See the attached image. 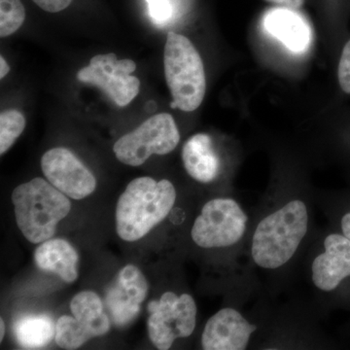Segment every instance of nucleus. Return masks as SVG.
<instances>
[{"mask_svg": "<svg viewBox=\"0 0 350 350\" xmlns=\"http://www.w3.org/2000/svg\"><path fill=\"white\" fill-rule=\"evenodd\" d=\"M176 200L172 182L138 177L126 186L116 206V231L126 241L144 238L167 217Z\"/></svg>", "mask_w": 350, "mask_h": 350, "instance_id": "nucleus-1", "label": "nucleus"}, {"mask_svg": "<svg viewBox=\"0 0 350 350\" xmlns=\"http://www.w3.org/2000/svg\"><path fill=\"white\" fill-rule=\"evenodd\" d=\"M308 230V207L303 200H291L258 224L251 244L253 261L262 269L284 266L298 250Z\"/></svg>", "mask_w": 350, "mask_h": 350, "instance_id": "nucleus-2", "label": "nucleus"}, {"mask_svg": "<svg viewBox=\"0 0 350 350\" xmlns=\"http://www.w3.org/2000/svg\"><path fill=\"white\" fill-rule=\"evenodd\" d=\"M11 199L18 228L33 244L52 239L57 224L70 213L68 196L39 177L14 189Z\"/></svg>", "mask_w": 350, "mask_h": 350, "instance_id": "nucleus-3", "label": "nucleus"}, {"mask_svg": "<svg viewBox=\"0 0 350 350\" xmlns=\"http://www.w3.org/2000/svg\"><path fill=\"white\" fill-rule=\"evenodd\" d=\"M165 80L172 96L170 107L192 112L200 107L206 92L204 63L186 36L169 32L165 45Z\"/></svg>", "mask_w": 350, "mask_h": 350, "instance_id": "nucleus-4", "label": "nucleus"}, {"mask_svg": "<svg viewBox=\"0 0 350 350\" xmlns=\"http://www.w3.org/2000/svg\"><path fill=\"white\" fill-rule=\"evenodd\" d=\"M179 142L180 133L174 117L169 113H160L120 137L113 146V151L120 162L139 167L152 155L170 154Z\"/></svg>", "mask_w": 350, "mask_h": 350, "instance_id": "nucleus-5", "label": "nucleus"}, {"mask_svg": "<svg viewBox=\"0 0 350 350\" xmlns=\"http://www.w3.org/2000/svg\"><path fill=\"white\" fill-rule=\"evenodd\" d=\"M247 215L237 200L218 198L207 202L193 225L191 237L202 248L230 247L246 231Z\"/></svg>", "mask_w": 350, "mask_h": 350, "instance_id": "nucleus-6", "label": "nucleus"}, {"mask_svg": "<svg viewBox=\"0 0 350 350\" xmlns=\"http://www.w3.org/2000/svg\"><path fill=\"white\" fill-rule=\"evenodd\" d=\"M148 312L149 338L158 349H170L175 340L190 337L195 331L198 308L191 295L165 292L149 304Z\"/></svg>", "mask_w": 350, "mask_h": 350, "instance_id": "nucleus-7", "label": "nucleus"}, {"mask_svg": "<svg viewBox=\"0 0 350 350\" xmlns=\"http://www.w3.org/2000/svg\"><path fill=\"white\" fill-rule=\"evenodd\" d=\"M137 64L130 59H119L113 53L92 57L89 66L78 71V81L98 86L115 105L125 107L137 98L140 81L131 75Z\"/></svg>", "mask_w": 350, "mask_h": 350, "instance_id": "nucleus-8", "label": "nucleus"}, {"mask_svg": "<svg viewBox=\"0 0 350 350\" xmlns=\"http://www.w3.org/2000/svg\"><path fill=\"white\" fill-rule=\"evenodd\" d=\"M41 169L47 180L71 199H85L96 190V177L72 152L64 147L46 152L41 159Z\"/></svg>", "mask_w": 350, "mask_h": 350, "instance_id": "nucleus-9", "label": "nucleus"}, {"mask_svg": "<svg viewBox=\"0 0 350 350\" xmlns=\"http://www.w3.org/2000/svg\"><path fill=\"white\" fill-rule=\"evenodd\" d=\"M257 327L238 310L225 308L213 315L204 326L202 347L204 350H244Z\"/></svg>", "mask_w": 350, "mask_h": 350, "instance_id": "nucleus-10", "label": "nucleus"}, {"mask_svg": "<svg viewBox=\"0 0 350 350\" xmlns=\"http://www.w3.org/2000/svg\"><path fill=\"white\" fill-rule=\"evenodd\" d=\"M148 294V282L133 265L120 271L114 286L108 291L107 305L113 322L118 326L131 323L137 317L140 305Z\"/></svg>", "mask_w": 350, "mask_h": 350, "instance_id": "nucleus-11", "label": "nucleus"}, {"mask_svg": "<svg viewBox=\"0 0 350 350\" xmlns=\"http://www.w3.org/2000/svg\"><path fill=\"white\" fill-rule=\"evenodd\" d=\"M325 251L312 262V282L319 290L331 292L350 276V239L331 234L324 241Z\"/></svg>", "mask_w": 350, "mask_h": 350, "instance_id": "nucleus-12", "label": "nucleus"}, {"mask_svg": "<svg viewBox=\"0 0 350 350\" xmlns=\"http://www.w3.org/2000/svg\"><path fill=\"white\" fill-rule=\"evenodd\" d=\"M262 27L295 54L310 49L312 32L308 21L295 9L278 7L271 9L262 18Z\"/></svg>", "mask_w": 350, "mask_h": 350, "instance_id": "nucleus-13", "label": "nucleus"}, {"mask_svg": "<svg viewBox=\"0 0 350 350\" xmlns=\"http://www.w3.org/2000/svg\"><path fill=\"white\" fill-rule=\"evenodd\" d=\"M182 162L187 174L200 183L215 180L220 172V160L211 137L206 133L189 138L182 149Z\"/></svg>", "mask_w": 350, "mask_h": 350, "instance_id": "nucleus-14", "label": "nucleus"}, {"mask_svg": "<svg viewBox=\"0 0 350 350\" xmlns=\"http://www.w3.org/2000/svg\"><path fill=\"white\" fill-rule=\"evenodd\" d=\"M34 262L39 269L59 275L64 282L72 283L78 278L79 256L63 239H50L41 243L34 251Z\"/></svg>", "mask_w": 350, "mask_h": 350, "instance_id": "nucleus-15", "label": "nucleus"}, {"mask_svg": "<svg viewBox=\"0 0 350 350\" xmlns=\"http://www.w3.org/2000/svg\"><path fill=\"white\" fill-rule=\"evenodd\" d=\"M75 319L92 338L105 336L110 330V320L103 310V301L93 291H83L75 295L70 303Z\"/></svg>", "mask_w": 350, "mask_h": 350, "instance_id": "nucleus-16", "label": "nucleus"}, {"mask_svg": "<svg viewBox=\"0 0 350 350\" xmlns=\"http://www.w3.org/2000/svg\"><path fill=\"white\" fill-rule=\"evenodd\" d=\"M15 334L23 349H42L56 337V325L47 315H29L17 322Z\"/></svg>", "mask_w": 350, "mask_h": 350, "instance_id": "nucleus-17", "label": "nucleus"}, {"mask_svg": "<svg viewBox=\"0 0 350 350\" xmlns=\"http://www.w3.org/2000/svg\"><path fill=\"white\" fill-rule=\"evenodd\" d=\"M93 338L79 323L75 317L64 315L59 317L56 323L57 345L64 349H79L88 340Z\"/></svg>", "mask_w": 350, "mask_h": 350, "instance_id": "nucleus-18", "label": "nucleus"}, {"mask_svg": "<svg viewBox=\"0 0 350 350\" xmlns=\"http://www.w3.org/2000/svg\"><path fill=\"white\" fill-rule=\"evenodd\" d=\"M24 115L18 110H6L0 114V154L3 155L15 144L25 128Z\"/></svg>", "mask_w": 350, "mask_h": 350, "instance_id": "nucleus-19", "label": "nucleus"}, {"mask_svg": "<svg viewBox=\"0 0 350 350\" xmlns=\"http://www.w3.org/2000/svg\"><path fill=\"white\" fill-rule=\"evenodd\" d=\"M25 20V9L21 0H0V36H12Z\"/></svg>", "mask_w": 350, "mask_h": 350, "instance_id": "nucleus-20", "label": "nucleus"}, {"mask_svg": "<svg viewBox=\"0 0 350 350\" xmlns=\"http://www.w3.org/2000/svg\"><path fill=\"white\" fill-rule=\"evenodd\" d=\"M151 20L154 24L162 27L174 19V9L172 0H146Z\"/></svg>", "mask_w": 350, "mask_h": 350, "instance_id": "nucleus-21", "label": "nucleus"}, {"mask_svg": "<svg viewBox=\"0 0 350 350\" xmlns=\"http://www.w3.org/2000/svg\"><path fill=\"white\" fill-rule=\"evenodd\" d=\"M338 82L345 93L350 94V40L345 44L338 64Z\"/></svg>", "mask_w": 350, "mask_h": 350, "instance_id": "nucleus-22", "label": "nucleus"}, {"mask_svg": "<svg viewBox=\"0 0 350 350\" xmlns=\"http://www.w3.org/2000/svg\"><path fill=\"white\" fill-rule=\"evenodd\" d=\"M46 12L57 13L70 5L72 0H32Z\"/></svg>", "mask_w": 350, "mask_h": 350, "instance_id": "nucleus-23", "label": "nucleus"}, {"mask_svg": "<svg viewBox=\"0 0 350 350\" xmlns=\"http://www.w3.org/2000/svg\"><path fill=\"white\" fill-rule=\"evenodd\" d=\"M267 1L278 4L280 7H286V8L297 10V9L301 8L303 6L305 0H267Z\"/></svg>", "mask_w": 350, "mask_h": 350, "instance_id": "nucleus-24", "label": "nucleus"}, {"mask_svg": "<svg viewBox=\"0 0 350 350\" xmlns=\"http://www.w3.org/2000/svg\"><path fill=\"white\" fill-rule=\"evenodd\" d=\"M342 232L347 239H350V213L345 214L342 218Z\"/></svg>", "mask_w": 350, "mask_h": 350, "instance_id": "nucleus-25", "label": "nucleus"}, {"mask_svg": "<svg viewBox=\"0 0 350 350\" xmlns=\"http://www.w3.org/2000/svg\"><path fill=\"white\" fill-rule=\"evenodd\" d=\"M9 71H10V66L7 64L3 57H0V78L3 79V78L8 75Z\"/></svg>", "mask_w": 350, "mask_h": 350, "instance_id": "nucleus-26", "label": "nucleus"}, {"mask_svg": "<svg viewBox=\"0 0 350 350\" xmlns=\"http://www.w3.org/2000/svg\"><path fill=\"white\" fill-rule=\"evenodd\" d=\"M0 326H1V329H0V342L3 340L4 335H5V324H4V320L0 319Z\"/></svg>", "mask_w": 350, "mask_h": 350, "instance_id": "nucleus-27", "label": "nucleus"}]
</instances>
